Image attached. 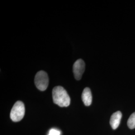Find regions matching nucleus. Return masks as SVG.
Listing matches in <instances>:
<instances>
[{
    "instance_id": "6",
    "label": "nucleus",
    "mask_w": 135,
    "mask_h": 135,
    "mask_svg": "<svg viewBox=\"0 0 135 135\" xmlns=\"http://www.w3.org/2000/svg\"><path fill=\"white\" fill-rule=\"evenodd\" d=\"M82 101L86 106H89L92 102V93L89 88L84 89L82 95Z\"/></svg>"
},
{
    "instance_id": "8",
    "label": "nucleus",
    "mask_w": 135,
    "mask_h": 135,
    "mask_svg": "<svg viewBox=\"0 0 135 135\" xmlns=\"http://www.w3.org/2000/svg\"><path fill=\"white\" fill-rule=\"evenodd\" d=\"M60 132L58 130L55 129H52L49 131L48 135H60Z\"/></svg>"
},
{
    "instance_id": "4",
    "label": "nucleus",
    "mask_w": 135,
    "mask_h": 135,
    "mask_svg": "<svg viewBox=\"0 0 135 135\" xmlns=\"http://www.w3.org/2000/svg\"><path fill=\"white\" fill-rule=\"evenodd\" d=\"M85 64L82 59L77 60L73 65V73L75 79L80 80L82 78L83 74L85 71Z\"/></svg>"
},
{
    "instance_id": "1",
    "label": "nucleus",
    "mask_w": 135,
    "mask_h": 135,
    "mask_svg": "<svg viewBox=\"0 0 135 135\" xmlns=\"http://www.w3.org/2000/svg\"><path fill=\"white\" fill-rule=\"evenodd\" d=\"M54 103L61 107H68L71 102L70 97L65 89L61 86L55 87L52 92Z\"/></svg>"
},
{
    "instance_id": "2",
    "label": "nucleus",
    "mask_w": 135,
    "mask_h": 135,
    "mask_svg": "<svg viewBox=\"0 0 135 135\" xmlns=\"http://www.w3.org/2000/svg\"><path fill=\"white\" fill-rule=\"evenodd\" d=\"M25 113V108L24 103L22 102L17 101L11 110L10 118L13 122H19L24 118Z\"/></svg>"
},
{
    "instance_id": "3",
    "label": "nucleus",
    "mask_w": 135,
    "mask_h": 135,
    "mask_svg": "<svg viewBox=\"0 0 135 135\" xmlns=\"http://www.w3.org/2000/svg\"><path fill=\"white\" fill-rule=\"evenodd\" d=\"M35 84L39 90L45 91L49 85V77L47 74L44 71H40L37 73L35 78Z\"/></svg>"
},
{
    "instance_id": "7",
    "label": "nucleus",
    "mask_w": 135,
    "mask_h": 135,
    "mask_svg": "<svg viewBox=\"0 0 135 135\" xmlns=\"http://www.w3.org/2000/svg\"><path fill=\"white\" fill-rule=\"evenodd\" d=\"M127 125L128 127L131 129H134L135 128V112L133 113L129 117Z\"/></svg>"
},
{
    "instance_id": "5",
    "label": "nucleus",
    "mask_w": 135,
    "mask_h": 135,
    "mask_svg": "<svg viewBox=\"0 0 135 135\" xmlns=\"http://www.w3.org/2000/svg\"><path fill=\"white\" fill-rule=\"evenodd\" d=\"M122 114L120 111H117L111 116L110 124L113 130H116L120 125Z\"/></svg>"
}]
</instances>
